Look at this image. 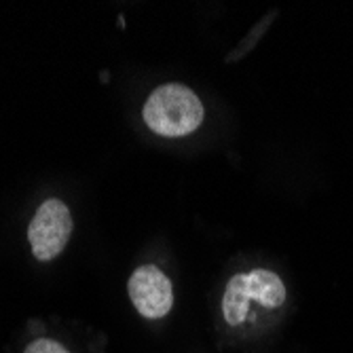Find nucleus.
Here are the masks:
<instances>
[{"instance_id": "nucleus-1", "label": "nucleus", "mask_w": 353, "mask_h": 353, "mask_svg": "<svg viewBox=\"0 0 353 353\" xmlns=\"http://www.w3.org/2000/svg\"><path fill=\"white\" fill-rule=\"evenodd\" d=\"M142 114L150 132L165 138H182L201 125L203 106L195 91L184 85L170 83L157 87L150 93Z\"/></svg>"}, {"instance_id": "nucleus-2", "label": "nucleus", "mask_w": 353, "mask_h": 353, "mask_svg": "<svg viewBox=\"0 0 353 353\" xmlns=\"http://www.w3.org/2000/svg\"><path fill=\"white\" fill-rule=\"evenodd\" d=\"M250 303H259L265 309H277L285 303V285L273 271L254 269L229 279L222 299V315L229 326H239L248 319Z\"/></svg>"}, {"instance_id": "nucleus-3", "label": "nucleus", "mask_w": 353, "mask_h": 353, "mask_svg": "<svg viewBox=\"0 0 353 353\" xmlns=\"http://www.w3.org/2000/svg\"><path fill=\"white\" fill-rule=\"evenodd\" d=\"M72 235V216L59 199H47L32 218L28 239L37 261H51L66 248Z\"/></svg>"}, {"instance_id": "nucleus-4", "label": "nucleus", "mask_w": 353, "mask_h": 353, "mask_svg": "<svg viewBox=\"0 0 353 353\" xmlns=\"http://www.w3.org/2000/svg\"><path fill=\"white\" fill-rule=\"evenodd\" d=\"M127 290H130V299L136 311L146 319H161L172 311L174 305L172 281L154 265L138 267L130 277Z\"/></svg>"}, {"instance_id": "nucleus-5", "label": "nucleus", "mask_w": 353, "mask_h": 353, "mask_svg": "<svg viewBox=\"0 0 353 353\" xmlns=\"http://www.w3.org/2000/svg\"><path fill=\"white\" fill-rule=\"evenodd\" d=\"M23 353H68L66 347L59 345L57 341L51 339H39L34 343H30Z\"/></svg>"}]
</instances>
